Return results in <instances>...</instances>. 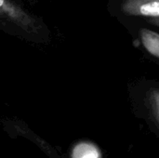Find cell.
Here are the masks:
<instances>
[{"mask_svg":"<svg viewBox=\"0 0 159 158\" xmlns=\"http://www.w3.org/2000/svg\"><path fill=\"white\" fill-rule=\"evenodd\" d=\"M148 100L152 108V111L159 121V89L154 88L148 92Z\"/></svg>","mask_w":159,"mask_h":158,"instance_id":"5","label":"cell"},{"mask_svg":"<svg viewBox=\"0 0 159 158\" xmlns=\"http://www.w3.org/2000/svg\"><path fill=\"white\" fill-rule=\"evenodd\" d=\"M148 21L155 26H159V18H151Z\"/></svg>","mask_w":159,"mask_h":158,"instance_id":"6","label":"cell"},{"mask_svg":"<svg viewBox=\"0 0 159 158\" xmlns=\"http://www.w3.org/2000/svg\"><path fill=\"white\" fill-rule=\"evenodd\" d=\"M100 153L98 149L90 143H80L73 152V158H99Z\"/></svg>","mask_w":159,"mask_h":158,"instance_id":"4","label":"cell"},{"mask_svg":"<svg viewBox=\"0 0 159 158\" xmlns=\"http://www.w3.org/2000/svg\"><path fill=\"white\" fill-rule=\"evenodd\" d=\"M0 14L27 32L35 30L36 22L23 8L13 0H0Z\"/></svg>","mask_w":159,"mask_h":158,"instance_id":"1","label":"cell"},{"mask_svg":"<svg viewBox=\"0 0 159 158\" xmlns=\"http://www.w3.org/2000/svg\"><path fill=\"white\" fill-rule=\"evenodd\" d=\"M140 36L144 48L153 56L159 59V34L149 29H142Z\"/></svg>","mask_w":159,"mask_h":158,"instance_id":"3","label":"cell"},{"mask_svg":"<svg viewBox=\"0 0 159 158\" xmlns=\"http://www.w3.org/2000/svg\"><path fill=\"white\" fill-rule=\"evenodd\" d=\"M122 11L131 16L159 18V0H124Z\"/></svg>","mask_w":159,"mask_h":158,"instance_id":"2","label":"cell"}]
</instances>
